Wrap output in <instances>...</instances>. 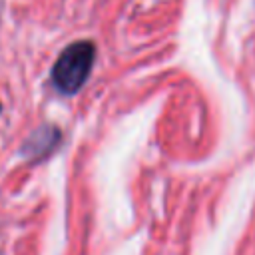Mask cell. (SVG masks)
<instances>
[{
    "instance_id": "obj_1",
    "label": "cell",
    "mask_w": 255,
    "mask_h": 255,
    "mask_svg": "<svg viewBox=\"0 0 255 255\" xmlns=\"http://www.w3.org/2000/svg\"><path fill=\"white\" fill-rule=\"evenodd\" d=\"M96 58V48L88 40L70 44L56 60L52 68V82L62 94H76L88 80L92 64Z\"/></svg>"
},
{
    "instance_id": "obj_2",
    "label": "cell",
    "mask_w": 255,
    "mask_h": 255,
    "mask_svg": "<svg viewBox=\"0 0 255 255\" xmlns=\"http://www.w3.org/2000/svg\"><path fill=\"white\" fill-rule=\"evenodd\" d=\"M58 137H60L58 129H54V128H40V129L26 141L24 151H26V155H30V157H42V155H46L48 151L54 149V145L58 143Z\"/></svg>"
}]
</instances>
